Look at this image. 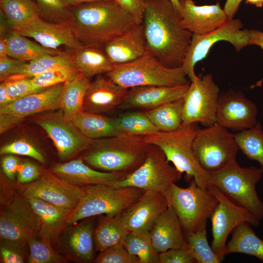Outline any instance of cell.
<instances>
[{
	"label": "cell",
	"instance_id": "1",
	"mask_svg": "<svg viewBox=\"0 0 263 263\" xmlns=\"http://www.w3.org/2000/svg\"><path fill=\"white\" fill-rule=\"evenodd\" d=\"M142 24L148 50L165 66L182 65L193 34L184 28L169 0H142Z\"/></svg>",
	"mask_w": 263,
	"mask_h": 263
},
{
	"label": "cell",
	"instance_id": "2",
	"mask_svg": "<svg viewBox=\"0 0 263 263\" xmlns=\"http://www.w3.org/2000/svg\"><path fill=\"white\" fill-rule=\"evenodd\" d=\"M70 24L75 38L83 45L103 46L140 24L115 0H98L70 7Z\"/></svg>",
	"mask_w": 263,
	"mask_h": 263
},
{
	"label": "cell",
	"instance_id": "3",
	"mask_svg": "<svg viewBox=\"0 0 263 263\" xmlns=\"http://www.w3.org/2000/svg\"><path fill=\"white\" fill-rule=\"evenodd\" d=\"M151 146L144 136L122 133L93 139L81 158L96 170L128 175L143 164Z\"/></svg>",
	"mask_w": 263,
	"mask_h": 263
},
{
	"label": "cell",
	"instance_id": "4",
	"mask_svg": "<svg viewBox=\"0 0 263 263\" xmlns=\"http://www.w3.org/2000/svg\"><path fill=\"white\" fill-rule=\"evenodd\" d=\"M0 244L25 250L28 240L39 238L40 222L29 202L14 182L0 176Z\"/></svg>",
	"mask_w": 263,
	"mask_h": 263
},
{
	"label": "cell",
	"instance_id": "5",
	"mask_svg": "<svg viewBox=\"0 0 263 263\" xmlns=\"http://www.w3.org/2000/svg\"><path fill=\"white\" fill-rule=\"evenodd\" d=\"M197 123L182 124L175 130L160 131L144 136V138L148 143L159 147L169 162H172L181 173H186L187 179H194L198 186L207 188L212 186L211 175L201 166L192 147L194 138L200 129Z\"/></svg>",
	"mask_w": 263,
	"mask_h": 263
},
{
	"label": "cell",
	"instance_id": "6",
	"mask_svg": "<svg viewBox=\"0 0 263 263\" xmlns=\"http://www.w3.org/2000/svg\"><path fill=\"white\" fill-rule=\"evenodd\" d=\"M106 75L115 83L129 89L144 86L174 87L189 83L182 66L167 67L148 50L133 61L114 65Z\"/></svg>",
	"mask_w": 263,
	"mask_h": 263
},
{
	"label": "cell",
	"instance_id": "7",
	"mask_svg": "<svg viewBox=\"0 0 263 263\" xmlns=\"http://www.w3.org/2000/svg\"><path fill=\"white\" fill-rule=\"evenodd\" d=\"M163 193L185 233L196 232L207 225L218 203L209 188L200 187L194 179L186 188L173 183Z\"/></svg>",
	"mask_w": 263,
	"mask_h": 263
},
{
	"label": "cell",
	"instance_id": "8",
	"mask_svg": "<svg viewBox=\"0 0 263 263\" xmlns=\"http://www.w3.org/2000/svg\"><path fill=\"white\" fill-rule=\"evenodd\" d=\"M82 187L84 195L69 216L67 226L95 216L119 215L134 204L144 192L135 187H116L102 184Z\"/></svg>",
	"mask_w": 263,
	"mask_h": 263
},
{
	"label": "cell",
	"instance_id": "9",
	"mask_svg": "<svg viewBox=\"0 0 263 263\" xmlns=\"http://www.w3.org/2000/svg\"><path fill=\"white\" fill-rule=\"evenodd\" d=\"M263 173L261 168L242 167L235 160L211 173V183L260 220L263 219V202L258 196L256 185Z\"/></svg>",
	"mask_w": 263,
	"mask_h": 263
},
{
	"label": "cell",
	"instance_id": "10",
	"mask_svg": "<svg viewBox=\"0 0 263 263\" xmlns=\"http://www.w3.org/2000/svg\"><path fill=\"white\" fill-rule=\"evenodd\" d=\"M192 147L201 166L210 174L236 160L240 150L233 134L217 123L199 129L194 138Z\"/></svg>",
	"mask_w": 263,
	"mask_h": 263
},
{
	"label": "cell",
	"instance_id": "11",
	"mask_svg": "<svg viewBox=\"0 0 263 263\" xmlns=\"http://www.w3.org/2000/svg\"><path fill=\"white\" fill-rule=\"evenodd\" d=\"M243 24L238 19H228L225 23L207 33L193 34L182 67L190 82L198 76L195 74L196 64L204 59L214 44L220 41L230 43L237 52L249 45L250 30H242Z\"/></svg>",
	"mask_w": 263,
	"mask_h": 263
},
{
	"label": "cell",
	"instance_id": "12",
	"mask_svg": "<svg viewBox=\"0 0 263 263\" xmlns=\"http://www.w3.org/2000/svg\"><path fill=\"white\" fill-rule=\"evenodd\" d=\"M169 162L164 152L151 144L143 164L114 186L163 192L170 184L179 181L182 174Z\"/></svg>",
	"mask_w": 263,
	"mask_h": 263
},
{
	"label": "cell",
	"instance_id": "13",
	"mask_svg": "<svg viewBox=\"0 0 263 263\" xmlns=\"http://www.w3.org/2000/svg\"><path fill=\"white\" fill-rule=\"evenodd\" d=\"M56 111L35 116L33 120L52 141L59 160L65 162L84 151L93 139L84 135L73 120L66 119L61 109Z\"/></svg>",
	"mask_w": 263,
	"mask_h": 263
},
{
	"label": "cell",
	"instance_id": "14",
	"mask_svg": "<svg viewBox=\"0 0 263 263\" xmlns=\"http://www.w3.org/2000/svg\"><path fill=\"white\" fill-rule=\"evenodd\" d=\"M209 188L218 200L210 218L213 238L211 246L214 252L224 260L229 234L243 223L257 227L260 220L245 208L234 203L216 186L212 185Z\"/></svg>",
	"mask_w": 263,
	"mask_h": 263
},
{
	"label": "cell",
	"instance_id": "15",
	"mask_svg": "<svg viewBox=\"0 0 263 263\" xmlns=\"http://www.w3.org/2000/svg\"><path fill=\"white\" fill-rule=\"evenodd\" d=\"M220 94L210 74L191 82L183 98L182 124L200 123L207 127L216 124Z\"/></svg>",
	"mask_w": 263,
	"mask_h": 263
},
{
	"label": "cell",
	"instance_id": "16",
	"mask_svg": "<svg viewBox=\"0 0 263 263\" xmlns=\"http://www.w3.org/2000/svg\"><path fill=\"white\" fill-rule=\"evenodd\" d=\"M14 185L26 198H37L72 211L77 207L85 193L83 187L68 183L43 168H41V174L37 180L26 184L14 183Z\"/></svg>",
	"mask_w": 263,
	"mask_h": 263
},
{
	"label": "cell",
	"instance_id": "17",
	"mask_svg": "<svg viewBox=\"0 0 263 263\" xmlns=\"http://www.w3.org/2000/svg\"><path fill=\"white\" fill-rule=\"evenodd\" d=\"M63 84L55 85L0 107V133L18 126L28 116L60 109Z\"/></svg>",
	"mask_w": 263,
	"mask_h": 263
},
{
	"label": "cell",
	"instance_id": "18",
	"mask_svg": "<svg viewBox=\"0 0 263 263\" xmlns=\"http://www.w3.org/2000/svg\"><path fill=\"white\" fill-rule=\"evenodd\" d=\"M257 107L244 94L232 90L220 94L216 123L238 132L253 127L257 123Z\"/></svg>",
	"mask_w": 263,
	"mask_h": 263
},
{
	"label": "cell",
	"instance_id": "19",
	"mask_svg": "<svg viewBox=\"0 0 263 263\" xmlns=\"http://www.w3.org/2000/svg\"><path fill=\"white\" fill-rule=\"evenodd\" d=\"M11 30L33 38L38 44L49 49L58 50L59 47L65 46L72 50L82 45L75 38L70 23H53L37 17Z\"/></svg>",
	"mask_w": 263,
	"mask_h": 263
},
{
	"label": "cell",
	"instance_id": "20",
	"mask_svg": "<svg viewBox=\"0 0 263 263\" xmlns=\"http://www.w3.org/2000/svg\"><path fill=\"white\" fill-rule=\"evenodd\" d=\"M169 205L163 192L144 191L139 199L119 216L129 231H150Z\"/></svg>",
	"mask_w": 263,
	"mask_h": 263
},
{
	"label": "cell",
	"instance_id": "21",
	"mask_svg": "<svg viewBox=\"0 0 263 263\" xmlns=\"http://www.w3.org/2000/svg\"><path fill=\"white\" fill-rule=\"evenodd\" d=\"M178 14L182 26L193 34L210 32L229 19L218 1L215 4L198 6L193 0H179Z\"/></svg>",
	"mask_w": 263,
	"mask_h": 263
},
{
	"label": "cell",
	"instance_id": "22",
	"mask_svg": "<svg viewBox=\"0 0 263 263\" xmlns=\"http://www.w3.org/2000/svg\"><path fill=\"white\" fill-rule=\"evenodd\" d=\"M50 171L66 182L81 187L99 184L114 186L128 175L96 170L86 164L81 158L56 164Z\"/></svg>",
	"mask_w": 263,
	"mask_h": 263
},
{
	"label": "cell",
	"instance_id": "23",
	"mask_svg": "<svg viewBox=\"0 0 263 263\" xmlns=\"http://www.w3.org/2000/svg\"><path fill=\"white\" fill-rule=\"evenodd\" d=\"M129 89L122 87L102 75L91 81L84 99L83 111L103 113L118 108Z\"/></svg>",
	"mask_w": 263,
	"mask_h": 263
},
{
	"label": "cell",
	"instance_id": "24",
	"mask_svg": "<svg viewBox=\"0 0 263 263\" xmlns=\"http://www.w3.org/2000/svg\"><path fill=\"white\" fill-rule=\"evenodd\" d=\"M190 83L178 86H144L130 88L119 106L120 109L138 108L150 110L166 103L183 98Z\"/></svg>",
	"mask_w": 263,
	"mask_h": 263
},
{
	"label": "cell",
	"instance_id": "25",
	"mask_svg": "<svg viewBox=\"0 0 263 263\" xmlns=\"http://www.w3.org/2000/svg\"><path fill=\"white\" fill-rule=\"evenodd\" d=\"M103 47L114 65L129 63L141 57L148 50L142 23L110 40Z\"/></svg>",
	"mask_w": 263,
	"mask_h": 263
},
{
	"label": "cell",
	"instance_id": "26",
	"mask_svg": "<svg viewBox=\"0 0 263 263\" xmlns=\"http://www.w3.org/2000/svg\"><path fill=\"white\" fill-rule=\"evenodd\" d=\"M182 230L176 214L172 207L169 206L150 232L155 250L160 253L172 248L187 249L186 237Z\"/></svg>",
	"mask_w": 263,
	"mask_h": 263
},
{
	"label": "cell",
	"instance_id": "27",
	"mask_svg": "<svg viewBox=\"0 0 263 263\" xmlns=\"http://www.w3.org/2000/svg\"><path fill=\"white\" fill-rule=\"evenodd\" d=\"M26 199L39 220V237L52 245L56 243L67 227V220L73 211L37 198Z\"/></svg>",
	"mask_w": 263,
	"mask_h": 263
},
{
	"label": "cell",
	"instance_id": "28",
	"mask_svg": "<svg viewBox=\"0 0 263 263\" xmlns=\"http://www.w3.org/2000/svg\"><path fill=\"white\" fill-rule=\"evenodd\" d=\"M93 217L67 226L63 236L64 246L75 260L93 262L94 259V222Z\"/></svg>",
	"mask_w": 263,
	"mask_h": 263
},
{
	"label": "cell",
	"instance_id": "29",
	"mask_svg": "<svg viewBox=\"0 0 263 263\" xmlns=\"http://www.w3.org/2000/svg\"><path fill=\"white\" fill-rule=\"evenodd\" d=\"M69 54L76 71L90 79L109 73L114 66L102 46L82 44Z\"/></svg>",
	"mask_w": 263,
	"mask_h": 263
},
{
	"label": "cell",
	"instance_id": "30",
	"mask_svg": "<svg viewBox=\"0 0 263 263\" xmlns=\"http://www.w3.org/2000/svg\"><path fill=\"white\" fill-rule=\"evenodd\" d=\"M75 125L86 137L92 139L107 138L124 133L120 130L115 118L102 113L82 111L72 119Z\"/></svg>",
	"mask_w": 263,
	"mask_h": 263
},
{
	"label": "cell",
	"instance_id": "31",
	"mask_svg": "<svg viewBox=\"0 0 263 263\" xmlns=\"http://www.w3.org/2000/svg\"><path fill=\"white\" fill-rule=\"evenodd\" d=\"M119 215L98 216V222L94 233L95 251L100 252L111 246L123 244L130 231L124 226Z\"/></svg>",
	"mask_w": 263,
	"mask_h": 263
},
{
	"label": "cell",
	"instance_id": "32",
	"mask_svg": "<svg viewBox=\"0 0 263 263\" xmlns=\"http://www.w3.org/2000/svg\"><path fill=\"white\" fill-rule=\"evenodd\" d=\"M90 82V78L78 73L64 83L60 109L66 119L72 120L76 114L83 111L84 97Z\"/></svg>",
	"mask_w": 263,
	"mask_h": 263
},
{
	"label": "cell",
	"instance_id": "33",
	"mask_svg": "<svg viewBox=\"0 0 263 263\" xmlns=\"http://www.w3.org/2000/svg\"><path fill=\"white\" fill-rule=\"evenodd\" d=\"M248 223H243L232 232L226 244L225 255L242 253L254 256L263 262V240L259 238Z\"/></svg>",
	"mask_w": 263,
	"mask_h": 263
},
{
	"label": "cell",
	"instance_id": "34",
	"mask_svg": "<svg viewBox=\"0 0 263 263\" xmlns=\"http://www.w3.org/2000/svg\"><path fill=\"white\" fill-rule=\"evenodd\" d=\"M62 52L59 50L45 47L11 29L8 33L7 53L12 58L30 62L45 56L58 55Z\"/></svg>",
	"mask_w": 263,
	"mask_h": 263
},
{
	"label": "cell",
	"instance_id": "35",
	"mask_svg": "<svg viewBox=\"0 0 263 263\" xmlns=\"http://www.w3.org/2000/svg\"><path fill=\"white\" fill-rule=\"evenodd\" d=\"M183 98L166 103L145 112L154 125L161 132H170L182 124Z\"/></svg>",
	"mask_w": 263,
	"mask_h": 263
},
{
	"label": "cell",
	"instance_id": "36",
	"mask_svg": "<svg viewBox=\"0 0 263 263\" xmlns=\"http://www.w3.org/2000/svg\"><path fill=\"white\" fill-rule=\"evenodd\" d=\"M0 6L10 29L39 17L34 0H0Z\"/></svg>",
	"mask_w": 263,
	"mask_h": 263
},
{
	"label": "cell",
	"instance_id": "37",
	"mask_svg": "<svg viewBox=\"0 0 263 263\" xmlns=\"http://www.w3.org/2000/svg\"><path fill=\"white\" fill-rule=\"evenodd\" d=\"M233 136L239 150L250 160L257 161L263 172V130L257 122L253 127L238 132Z\"/></svg>",
	"mask_w": 263,
	"mask_h": 263
},
{
	"label": "cell",
	"instance_id": "38",
	"mask_svg": "<svg viewBox=\"0 0 263 263\" xmlns=\"http://www.w3.org/2000/svg\"><path fill=\"white\" fill-rule=\"evenodd\" d=\"M123 244L131 254L138 257L139 263H159V253L153 247L150 231H131Z\"/></svg>",
	"mask_w": 263,
	"mask_h": 263
},
{
	"label": "cell",
	"instance_id": "39",
	"mask_svg": "<svg viewBox=\"0 0 263 263\" xmlns=\"http://www.w3.org/2000/svg\"><path fill=\"white\" fill-rule=\"evenodd\" d=\"M207 225L194 232L185 233L188 250L198 263H220L223 259L216 254L208 244Z\"/></svg>",
	"mask_w": 263,
	"mask_h": 263
},
{
	"label": "cell",
	"instance_id": "40",
	"mask_svg": "<svg viewBox=\"0 0 263 263\" xmlns=\"http://www.w3.org/2000/svg\"><path fill=\"white\" fill-rule=\"evenodd\" d=\"M69 67L75 68L69 52H62L55 55H47L30 61L23 73L9 78V80L21 78H31L48 70Z\"/></svg>",
	"mask_w": 263,
	"mask_h": 263
},
{
	"label": "cell",
	"instance_id": "41",
	"mask_svg": "<svg viewBox=\"0 0 263 263\" xmlns=\"http://www.w3.org/2000/svg\"><path fill=\"white\" fill-rule=\"evenodd\" d=\"M121 132L136 135L146 136L160 131L154 125L145 112H130L115 118Z\"/></svg>",
	"mask_w": 263,
	"mask_h": 263
},
{
	"label": "cell",
	"instance_id": "42",
	"mask_svg": "<svg viewBox=\"0 0 263 263\" xmlns=\"http://www.w3.org/2000/svg\"><path fill=\"white\" fill-rule=\"evenodd\" d=\"M29 263H64L67 260L55 250L52 244L40 238H32L27 241Z\"/></svg>",
	"mask_w": 263,
	"mask_h": 263
},
{
	"label": "cell",
	"instance_id": "43",
	"mask_svg": "<svg viewBox=\"0 0 263 263\" xmlns=\"http://www.w3.org/2000/svg\"><path fill=\"white\" fill-rule=\"evenodd\" d=\"M39 17L50 22L70 23L71 11L64 0H34Z\"/></svg>",
	"mask_w": 263,
	"mask_h": 263
},
{
	"label": "cell",
	"instance_id": "44",
	"mask_svg": "<svg viewBox=\"0 0 263 263\" xmlns=\"http://www.w3.org/2000/svg\"><path fill=\"white\" fill-rule=\"evenodd\" d=\"M78 73L73 68H57L36 75L31 78V80L36 88L44 90L58 84L63 83Z\"/></svg>",
	"mask_w": 263,
	"mask_h": 263
},
{
	"label": "cell",
	"instance_id": "45",
	"mask_svg": "<svg viewBox=\"0 0 263 263\" xmlns=\"http://www.w3.org/2000/svg\"><path fill=\"white\" fill-rule=\"evenodd\" d=\"M93 263H139V260L137 256L131 254L123 244H120L99 252Z\"/></svg>",
	"mask_w": 263,
	"mask_h": 263
},
{
	"label": "cell",
	"instance_id": "46",
	"mask_svg": "<svg viewBox=\"0 0 263 263\" xmlns=\"http://www.w3.org/2000/svg\"><path fill=\"white\" fill-rule=\"evenodd\" d=\"M0 154L26 156L41 163L45 162V159L40 151L32 143L24 139L16 140L2 146Z\"/></svg>",
	"mask_w": 263,
	"mask_h": 263
},
{
	"label": "cell",
	"instance_id": "47",
	"mask_svg": "<svg viewBox=\"0 0 263 263\" xmlns=\"http://www.w3.org/2000/svg\"><path fill=\"white\" fill-rule=\"evenodd\" d=\"M4 82L7 93L13 101L45 90L36 88L32 83L31 78H28L10 80Z\"/></svg>",
	"mask_w": 263,
	"mask_h": 263
},
{
	"label": "cell",
	"instance_id": "48",
	"mask_svg": "<svg viewBox=\"0 0 263 263\" xmlns=\"http://www.w3.org/2000/svg\"><path fill=\"white\" fill-rule=\"evenodd\" d=\"M28 63L9 56L0 58V80L5 81L8 78L22 74Z\"/></svg>",
	"mask_w": 263,
	"mask_h": 263
},
{
	"label": "cell",
	"instance_id": "49",
	"mask_svg": "<svg viewBox=\"0 0 263 263\" xmlns=\"http://www.w3.org/2000/svg\"><path fill=\"white\" fill-rule=\"evenodd\" d=\"M40 174V168L30 161H21L16 176V183L28 184L38 179Z\"/></svg>",
	"mask_w": 263,
	"mask_h": 263
},
{
	"label": "cell",
	"instance_id": "50",
	"mask_svg": "<svg viewBox=\"0 0 263 263\" xmlns=\"http://www.w3.org/2000/svg\"><path fill=\"white\" fill-rule=\"evenodd\" d=\"M195 260L188 249L172 248L159 253V263H193Z\"/></svg>",
	"mask_w": 263,
	"mask_h": 263
},
{
	"label": "cell",
	"instance_id": "51",
	"mask_svg": "<svg viewBox=\"0 0 263 263\" xmlns=\"http://www.w3.org/2000/svg\"><path fill=\"white\" fill-rule=\"evenodd\" d=\"M0 262L23 263L25 262V250L8 244H0Z\"/></svg>",
	"mask_w": 263,
	"mask_h": 263
},
{
	"label": "cell",
	"instance_id": "52",
	"mask_svg": "<svg viewBox=\"0 0 263 263\" xmlns=\"http://www.w3.org/2000/svg\"><path fill=\"white\" fill-rule=\"evenodd\" d=\"M21 160L14 154H5L1 162V169L6 177L14 182Z\"/></svg>",
	"mask_w": 263,
	"mask_h": 263
},
{
	"label": "cell",
	"instance_id": "53",
	"mask_svg": "<svg viewBox=\"0 0 263 263\" xmlns=\"http://www.w3.org/2000/svg\"><path fill=\"white\" fill-rule=\"evenodd\" d=\"M126 11L132 15L139 24L142 23L144 6L142 0H115Z\"/></svg>",
	"mask_w": 263,
	"mask_h": 263
},
{
	"label": "cell",
	"instance_id": "54",
	"mask_svg": "<svg viewBox=\"0 0 263 263\" xmlns=\"http://www.w3.org/2000/svg\"><path fill=\"white\" fill-rule=\"evenodd\" d=\"M243 0H226L224 10L229 19H233Z\"/></svg>",
	"mask_w": 263,
	"mask_h": 263
},
{
	"label": "cell",
	"instance_id": "55",
	"mask_svg": "<svg viewBox=\"0 0 263 263\" xmlns=\"http://www.w3.org/2000/svg\"><path fill=\"white\" fill-rule=\"evenodd\" d=\"M249 45L259 46L263 49V32L259 30H250Z\"/></svg>",
	"mask_w": 263,
	"mask_h": 263
},
{
	"label": "cell",
	"instance_id": "56",
	"mask_svg": "<svg viewBox=\"0 0 263 263\" xmlns=\"http://www.w3.org/2000/svg\"><path fill=\"white\" fill-rule=\"evenodd\" d=\"M14 101L9 96L5 82H0V107L8 104Z\"/></svg>",
	"mask_w": 263,
	"mask_h": 263
},
{
	"label": "cell",
	"instance_id": "57",
	"mask_svg": "<svg viewBox=\"0 0 263 263\" xmlns=\"http://www.w3.org/2000/svg\"><path fill=\"white\" fill-rule=\"evenodd\" d=\"M98 0H64L66 3L69 6L72 7L80 4L93 2Z\"/></svg>",
	"mask_w": 263,
	"mask_h": 263
},
{
	"label": "cell",
	"instance_id": "58",
	"mask_svg": "<svg viewBox=\"0 0 263 263\" xmlns=\"http://www.w3.org/2000/svg\"><path fill=\"white\" fill-rule=\"evenodd\" d=\"M246 3L255 5L256 7H261L263 5V0H245Z\"/></svg>",
	"mask_w": 263,
	"mask_h": 263
},
{
	"label": "cell",
	"instance_id": "59",
	"mask_svg": "<svg viewBox=\"0 0 263 263\" xmlns=\"http://www.w3.org/2000/svg\"><path fill=\"white\" fill-rule=\"evenodd\" d=\"M173 5H174V7L176 9V10L178 11L179 8H180V3L179 0H169Z\"/></svg>",
	"mask_w": 263,
	"mask_h": 263
}]
</instances>
